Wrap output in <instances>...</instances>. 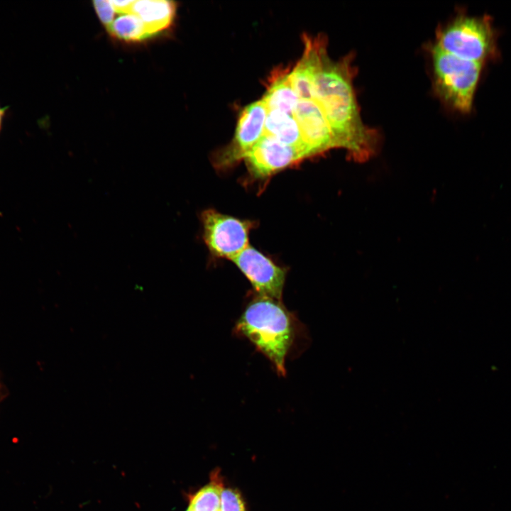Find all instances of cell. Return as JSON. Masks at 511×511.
Returning <instances> with one entry per match:
<instances>
[{
  "label": "cell",
  "mask_w": 511,
  "mask_h": 511,
  "mask_svg": "<svg viewBox=\"0 0 511 511\" xmlns=\"http://www.w3.org/2000/svg\"><path fill=\"white\" fill-rule=\"evenodd\" d=\"M231 260L250 281L257 294L282 301L285 269L250 246Z\"/></svg>",
  "instance_id": "7"
},
{
  "label": "cell",
  "mask_w": 511,
  "mask_h": 511,
  "mask_svg": "<svg viewBox=\"0 0 511 511\" xmlns=\"http://www.w3.org/2000/svg\"><path fill=\"white\" fill-rule=\"evenodd\" d=\"M264 135H270L280 142L308 152L303 143L298 123L293 116L278 110H268Z\"/></svg>",
  "instance_id": "12"
},
{
  "label": "cell",
  "mask_w": 511,
  "mask_h": 511,
  "mask_svg": "<svg viewBox=\"0 0 511 511\" xmlns=\"http://www.w3.org/2000/svg\"><path fill=\"white\" fill-rule=\"evenodd\" d=\"M220 511H247L241 494L237 489L224 488L221 497Z\"/></svg>",
  "instance_id": "14"
},
{
  "label": "cell",
  "mask_w": 511,
  "mask_h": 511,
  "mask_svg": "<svg viewBox=\"0 0 511 511\" xmlns=\"http://www.w3.org/2000/svg\"><path fill=\"white\" fill-rule=\"evenodd\" d=\"M353 53L333 61L326 41L322 45L314 71V97L324 111L336 148H344L354 160L363 162L376 152L379 134L361 117L353 80L356 68Z\"/></svg>",
  "instance_id": "1"
},
{
  "label": "cell",
  "mask_w": 511,
  "mask_h": 511,
  "mask_svg": "<svg viewBox=\"0 0 511 511\" xmlns=\"http://www.w3.org/2000/svg\"><path fill=\"white\" fill-rule=\"evenodd\" d=\"M223 478L217 468L210 474L209 482L191 495L188 509L191 511H219Z\"/></svg>",
  "instance_id": "13"
},
{
  "label": "cell",
  "mask_w": 511,
  "mask_h": 511,
  "mask_svg": "<svg viewBox=\"0 0 511 511\" xmlns=\"http://www.w3.org/2000/svg\"><path fill=\"white\" fill-rule=\"evenodd\" d=\"M268 108L263 99L248 105L238 119L235 137L222 158L224 165L244 158L265 133Z\"/></svg>",
  "instance_id": "10"
},
{
  "label": "cell",
  "mask_w": 511,
  "mask_h": 511,
  "mask_svg": "<svg viewBox=\"0 0 511 511\" xmlns=\"http://www.w3.org/2000/svg\"><path fill=\"white\" fill-rule=\"evenodd\" d=\"M186 511H191V510H190L189 509H188V508H187Z\"/></svg>",
  "instance_id": "16"
},
{
  "label": "cell",
  "mask_w": 511,
  "mask_h": 511,
  "mask_svg": "<svg viewBox=\"0 0 511 511\" xmlns=\"http://www.w3.org/2000/svg\"><path fill=\"white\" fill-rule=\"evenodd\" d=\"M430 53L434 86L438 97L454 110L469 113L483 63L458 57L434 45Z\"/></svg>",
  "instance_id": "4"
},
{
  "label": "cell",
  "mask_w": 511,
  "mask_h": 511,
  "mask_svg": "<svg viewBox=\"0 0 511 511\" xmlns=\"http://www.w3.org/2000/svg\"><path fill=\"white\" fill-rule=\"evenodd\" d=\"M458 57L484 63L498 55L491 18L458 15L437 31L434 44Z\"/></svg>",
  "instance_id": "5"
},
{
  "label": "cell",
  "mask_w": 511,
  "mask_h": 511,
  "mask_svg": "<svg viewBox=\"0 0 511 511\" xmlns=\"http://www.w3.org/2000/svg\"><path fill=\"white\" fill-rule=\"evenodd\" d=\"M94 11L114 39L127 43L152 40L168 31L176 4L166 0H102L93 1Z\"/></svg>",
  "instance_id": "3"
},
{
  "label": "cell",
  "mask_w": 511,
  "mask_h": 511,
  "mask_svg": "<svg viewBox=\"0 0 511 511\" xmlns=\"http://www.w3.org/2000/svg\"><path fill=\"white\" fill-rule=\"evenodd\" d=\"M201 221L204 243L215 256L232 260L249 246L251 222L214 209L204 210Z\"/></svg>",
  "instance_id": "6"
},
{
  "label": "cell",
  "mask_w": 511,
  "mask_h": 511,
  "mask_svg": "<svg viewBox=\"0 0 511 511\" xmlns=\"http://www.w3.org/2000/svg\"><path fill=\"white\" fill-rule=\"evenodd\" d=\"M294 118L309 156L336 148L324 111L314 99H299Z\"/></svg>",
  "instance_id": "9"
},
{
  "label": "cell",
  "mask_w": 511,
  "mask_h": 511,
  "mask_svg": "<svg viewBox=\"0 0 511 511\" xmlns=\"http://www.w3.org/2000/svg\"><path fill=\"white\" fill-rule=\"evenodd\" d=\"M263 99L268 110H278L294 116L299 98L291 84L290 71L279 70L272 75Z\"/></svg>",
  "instance_id": "11"
},
{
  "label": "cell",
  "mask_w": 511,
  "mask_h": 511,
  "mask_svg": "<svg viewBox=\"0 0 511 511\" xmlns=\"http://www.w3.org/2000/svg\"><path fill=\"white\" fill-rule=\"evenodd\" d=\"M306 157L300 148L282 143L270 135H264L244 158L254 175L263 177Z\"/></svg>",
  "instance_id": "8"
},
{
  "label": "cell",
  "mask_w": 511,
  "mask_h": 511,
  "mask_svg": "<svg viewBox=\"0 0 511 511\" xmlns=\"http://www.w3.org/2000/svg\"><path fill=\"white\" fill-rule=\"evenodd\" d=\"M301 324L282 301L257 294L245 305L233 328L272 363L279 375L286 374L285 361L301 332Z\"/></svg>",
  "instance_id": "2"
},
{
  "label": "cell",
  "mask_w": 511,
  "mask_h": 511,
  "mask_svg": "<svg viewBox=\"0 0 511 511\" xmlns=\"http://www.w3.org/2000/svg\"><path fill=\"white\" fill-rule=\"evenodd\" d=\"M8 109V107L6 106H0V133L1 131L4 120L6 114V111Z\"/></svg>",
  "instance_id": "15"
}]
</instances>
